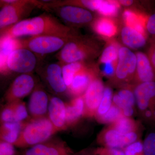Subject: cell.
Returning a JSON list of instances; mask_svg holds the SVG:
<instances>
[{"mask_svg":"<svg viewBox=\"0 0 155 155\" xmlns=\"http://www.w3.org/2000/svg\"><path fill=\"white\" fill-rule=\"evenodd\" d=\"M76 35L72 27L64 25L54 17L46 14L24 19L1 29V36L7 35L14 38L27 35L72 37Z\"/></svg>","mask_w":155,"mask_h":155,"instance_id":"1","label":"cell"},{"mask_svg":"<svg viewBox=\"0 0 155 155\" xmlns=\"http://www.w3.org/2000/svg\"><path fill=\"white\" fill-rule=\"evenodd\" d=\"M99 52V47L94 40L77 34L61 49L57 58L64 66L75 62H84L96 57Z\"/></svg>","mask_w":155,"mask_h":155,"instance_id":"2","label":"cell"},{"mask_svg":"<svg viewBox=\"0 0 155 155\" xmlns=\"http://www.w3.org/2000/svg\"><path fill=\"white\" fill-rule=\"evenodd\" d=\"M58 131L48 117L32 119L24 122L15 147L27 149L51 138Z\"/></svg>","mask_w":155,"mask_h":155,"instance_id":"3","label":"cell"},{"mask_svg":"<svg viewBox=\"0 0 155 155\" xmlns=\"http://www.w3.org/2000/svg\"><path fill=\"white\" fill-rule=\"evenodd\" d=\"M5 2L7 4L1 6V29L24 20L37 6H43L41 2L30 0H6Z\"/></svg>","mask_w":155,"mask_h":155,"instance_id":"4","label":"cell"},{"mask_svg":"<svg viewBox=\"0 0 155 155\" xmlns=\"http://www.w3.org/2000/svg\"><path fill=\"white\" fill-rule=\"evenodd\" d=\"M134 92L143 119L147 123L155 124V81L135 85Z\"/></svg>","mask_w":155,"mask_h":155,"instance_id":"5","label":"cell"},{"mask_svg":"<svg viewBox=\"0 0 155 155\" xmlns=\"http://www.w3.org/2000/svg\"><path fill=\"white\" fill-rule=\"evenodd\" d=\"M74 36L72 37H62L52 35L31 36L25 39L20 40L21 48L30 50L35 54H51L61 49L70 39Z\"/></svg>","mask_w":155,"mask_h":155,"instance_id":"6","label":"cell"},{"mask_svg":"<svg viewBox=\"0 0 155 155\" xmlns=\"http://www.w3.org/2000/svg\"><path fill=\"white\" fill-rule=\"evenodd\" d=\"M137 57L128 48H119V58L116 72L112 78L116 85L122 86L128 85L133 81L136 70Z\"/></svg>","mask_w":155,"mask_h":155,"instance_id":"7","label":"cell"},{"mask_svg":"<svg viewBox=\"0 0 155 155\" xmlns=\"http://www.w3.org/2000/svg\"><path fill=\"white\" fill-rule=\"evenodd\" d=\"M37 63V60L34 53L27 49H18L11 53L8 57L7 71L21 74H29L35 69Z\"/></svg>","mask_w":155,"mask_h":155,"instance_id":"8","label":"cell"},{"mask_svg":"<svg viewBox=\"0 0 155 155\" xmlns=\"http://www.w3.org/2000/svg\"><path fill=\"white\" fill-rule=\"evenodd\" d=\"M34 78L30 74L18 75L11 84L4 96L7 104L22 100L32 93L36 87Z\"/></svg>","mask_w":155,"mask_h":155,"instance_id":"9","label":"cell"},{"mask_svg":"<svg viewBox=\"0 0 155 155\" xmlns=\"http://www.w3.org/2000/svg\"><path fill=\"white\" fill-rule=\"evenodd\" d=\"M104 86L101 79L97 75L91 81L83 95L84 101L83 117H94L102 99Z\"/></svg>","mask_w":155,"mask_h":155,"instance_id":"10","label":"cell"},{"mask_svg":"<svg viewBox=\"0 0 155 155\" xmlns=\"http://www.w3.org/2000/svg\"><path fill=\"white\" fill-rule=\"evenodd\" d=\"M74 153L64 140L51 137L44 142L25 149L21 155H72Z\"/></svg>","mask_w":155,"mask_h":155,"instance_id":"11","label":"cell"},{"mask_svg":"<svg viewBox=\"0 0 155 155\" xmlns=\"http://www.w3.org/2000/svg\"><path fill=\"white\" fill-rule=\"evenodd\" d=\"M61 19L71 25H79L93 22L94 17L89 10L80 7L70 5L52 8Z\"/></svg>","mask_w":155,"mask_h":155,"instance_id":"12","label":"cell"},{"mask_svg":"<svg viewBox=\"0 0 155 155\" xmlns=\"http://www.w3.org/2000/svg\"><path fill=\"white\" fill-rule=\"evenodd\" d=\"M50 99L42 87L36 86L31 95L28 110L32 119L48 117Z\"/></svg>","mask_w":155,"mask_h":155,"instance_id":"13","label":"cell"},{"mask_svg":"<svg viewBox=\"0 0 155 155\" xmlns=\"http://www.w3.org/2000/svg\"><path fill=\"white\" fill-rule=\"evenodd\" d=\"M97 69L86 66L76 73L70 86L67 89V93L73 97L84 94L92 79L98 75Z\"/></svg>","mask_w":155,"mask_h":155,"instance_id":"14","label":"cell"},{"mask_svg":"<svg viewBox=\"0 0 155 155\" xmlns=\"http://www.w3.org/2000/svg\"><path fill=\"white\" fill-rule=\"evenodd\" d=\"M48 117L58 132L67 130L66 103L58 97H51Z\"/></svg>","mask_w":155,"mask_h":155,"instance_id":"15","label":"cell"},{"mask_svg":"<svg viewBox=\"0 0 155 155\" xmlns=\"http://www.w3.org/2000/svg\"><path fill=\"white\" fill-rule=\"evenodd\" d=\"M137 57L136 70L133 82L135 85L145 82L155 81V71L148 56L138 52Z\"/></svg>","mask_w":155,"mask_h":155,"instance_id":"16","label":"cell"},{"mask_svg":"<svg viewBox=\"0 0 155 155\" xmlns=\"http://www.w3.org/2000/svg\"><path fill=\"white\" fill-rule=\"evenodd\" d=\"M45 78L49 87L55 94L59 95L68 94L61 64L49 65L46 71Z\"/></svg>","mask_w":155,"mask_h":155,"instance_id":"17","label":"cell"},{"mask_svg":"<svg viewBox=\"0 0 155 155\" xmlns=\"http://www.w3.org/2000/svg\"><path fill=\"white\" fill-rule=\"evenodd\" d=\"M123 135L111 125L101 130L97 137L98 144L108 148H124Z\"/></svg>","mask_w":155,"mask_h":155,"instance_id":"18","label":"cell"},{"mask_svg":"<svg viewBox=\"0 0 155 155\" xmlns=\"http://www.w3.org/2000/svg\"><path fill=\"white\" fill-rule=\"evenodd\" d=\"M66 125L67 129L78 123L84 112L83 95L76 97L69 102L66 103Z\"/></svg>","mask_w":155,"mask_h":155,"instance_id":"19","label":"cell"},{"mask_svg":"<svg viewBox=\"0 0 155 155\" xmlns=\"http://www.w3.org/2000/svg\"><path fill=\"white\" fill-rule=\"evenodd\" d=\"M122 17L125 26L134 28L147 36L146 26L148 17L135 10L126 9L123 11Z\"/></svg>","mask_w":155,"mask_h":155,"instance_id":"20","label":"cell"},{"mask_svg":"<svg viewBox=\"0 0 155 155\" xmlns=\"http://www.w3.org/2000/svg\"><path fill=\"white\" fill-rule=\"evenodd\" d=\"M134 86L125 85L113 96V103L121 109L122 112L134 108L136 99L134 92Z\"/></svg>","mask_w":155,"mask_h":155,"instance_id":"21","label":"cell"},{"mask_svg":"<svg viewBox=\"0 0 155 155\" xmlns=\"http://www.w3.org/2000/svg\"><path fill=\"white\" fill-rule=\"evenodd\" d=\"M1 72H8L7 62L10 54L15 50L21 48L20 40L7 36H1Z\"/></svg>","mask_w":155,"mask_h":155,"instance_id":"22","label":"cell"},{"mask_svg":"<svg viewBox=\"0 0 155 155\" xmlns=\"http://www.w3.org/2000/svg\"><path fill=\"white\" fill-rule=\"evenodd\" d=\"M93 29L100 36L105 38H111L118 32V26L115 21L109 17H99L92 22Z\"/></svg>","mask_w":155,"mask_h":155,"instance_id":"23","label":"cell"},{"mask_svg":"<svg viewBox=\"0 0 155 155\" xmlns=\"http://www.w3.org/2000/svg\"><path fill=\"white\" fill-rule=\"evenodd\" d=\"M121 38L124 45L134 49L140 48L146 43V36L127 26L122 28Z\"/></svg>","mask_w":155,"mask_h":155,"instance_id":"24","label":"cell"},{"mask_svg":"<svg viewBox=\"0 0 155 155\" xmlns=\"http://www.w3.org/2000/svg\"><path fill=\"white\" fill-rule=\"evenodd\" d=\"M24 123L14 121L1 124V140L14 144L19 138Z\"/></svg>","mask_w":155,"mask_h":155,"instance_id":"25","label":"cell"},{"mask_svg":"<svg viewBox=\"0 0 155 155\" xmlns=\"http://www.w3.org/2000/svg\"><path fill=\"white\" fill-rule=\"evenodd\" d=\"M110 125L122 135L140 130L139 123L130 117L126 116H122Z\"/></svg>","mask_w":155,"mask_h":155,"instance_id":"26","label":"cell"},{"mask_svg":"<svg viewBox=\"0 0 155 155\" xmlns=\"http://www.w3.org/2000/svg\"><path fill=\"white\" fill-rule=\"evenodd\" d=\"M119 45L116 42L109 43L105 48L101 55L99 62L102 64H117L119 58Z\"/></svg>","mask_w":155,"mask_h":155,"instance_id":"27","label":"cell"},{"mask_svg":"<svg viewBox=\"0 0 155 155\" xmlns=\"http://www.w3.org/2000/svg\"><path fill=\"white\" fill-rule=\"evenodd\" d=\"M83 62L65 64L62 67V74L67 89L71 85L76 73L86 67Z\"/></svg>","mask_w":155,"mask_h":155,"instance_id":"28","label":"cell"},{"mask_svg":"<svg viewBox=\"0 0 155 155\" xmlns=\"http://www.w3.org/2000/svg\"><path fill=\"white\" fill-rule=\"evenodd\" d=\"M119 2L101 0L97 12L104 17H112L117 16L120 8Z\"/></svg>","mask_w":155,"mask_h":155,"instance_id":"29","label":"cell"},{"mask_svg":"<svg viewBox=\"0 0 155 155\" xmlns=\"http://www.w3.org/2000/svg\"><path fill=\"white\" fill-rule=\"evenodd\" d=\"M113 91L109 87H106L104 90L101 101L94 117L96 119L100 118L107 113L113 104Z\"/></svg>","mask_w":155,"mask_h":155,"instance_id":"30","label":"cell"},{"mask_svg":"<svg viewBox=\"0 0 155 155\" xmlns=\"http://www.w3.org/2000/svg\"><path fill=\"white\" fill-rule=\"evenodd\" d=\"M13 104L14 110V119L15 122L24 123L31 119L29 116L28 110L25 102L22 100L17 101Z\"/></svg>","mask_w":155,"mask_h":155,"instance_id":"31","label":"cell"},{"mask_svg":"<svg viewBox=\"0 0 155 155\" xmlns=\"http://www.w3.org/2000/svg\"><path fill=\"white\" fill-rule=\"evenodd\" d=\"M122 110L113 103L110 108L104 115L96 119L98 122L102 124H112L123 116Z\"/></svg>","mask_w":155,"mask_h":155,"instance_id":"32","label":"cell"},{"mask_svg":"<svg viewBox=\"0 0 155 155\" xmlns=\"http://www.w3.org/2000/svg\"><path fill=\"white\" fill-rule=\"evenodd\" d=\"M146 135L143 142L144 155H155V125Z\"/></svg>","mask_w":155,"mask_h":155,"instance_id":"33","label":"cell"},{"mask_svg":"<svg viewBox=\"0 0 155 155\" xmlns=\"http://www.w3.org/2000/svg\"><path fill=\"white\" fill-rule=\"evenodd\" d=\"M1 124L14 122V110L12 103L6 104L1 112Z\"/></svg>","mask_w":155,"mask_h":155,"instance_id":"34","label":"cell"},{"mask_svg":"<svg viewBox=\"0 0 155 155\" xmlns=\"http://www.w3.org/2000/svg\"><path fill=\"white\" fill-rule=\"evenodd\" d=\"M122 150L125 155H144L143 143L140 140L129 145Z\"/></svg>","mask_w":155,"mask_h":155,"instance_id":"35","label":"cell"},{"mask_svg":"<svg viewBox=\"0 0 155 155\" xmlns=\"http://www.w3.org/2000/svg\"><path fill=\"white\" fill-rule=\"evenodd\" d=\"M15 146L7 142L1 140L0 155H16Z\"/></svg>","mask_w":155,"mask_h":155,"instance_id":"36","label":"cell"},{"mask_svg":"<svg viewBox=\"0 0 155 155\" xmlns=\"http://www.w3.org/2000/svg\"><path fill=\"white\" fill-rule=\"evenodd\" d=\"M139 130L133 131L123 135V141L124 148L131 143L139 140Z\"/></svg>","mask_w":155,"mask_h":155,"instance_id":"37","label":"cell"},{"mask_svg":"<svg viewBox=\"0 0 155 155\" xmlns=\"http://www.w3.org/2000/svg\"><path fill=\"white\" fill-rule=\"evenodd\" d=\"M146 28L152 36L151 41H155V13L148 17Z\"/></svg>","mask_w":155,"mask_h":155,"instance_id":"38","label":"cell"},{"mask_svg":"<svg viewBox=\"0 0 155 155\" xmlns=\"http://www.w3.org/2000/svg\"><path fill=\"white\" fill-rule=\"evenodd\" d=\"M148 57L155 71V41H150Z\"/></svg>","mask_w":155,"mask_h":155,"instance_id":"39","label":"cell"},{"mask_svg":"<svg viewBox=\"0 0 155 155\" xmlns=\"http://www.w3.org/2000/svg\"><path fill=\"white\" fill-rule=\"evenodd\" d=\"M106 149L108 155H125L124 151L122 149L108 148H106Z\"/></svg>","mask_w":155,"mask_h":155,"instance_id":"40","label":"cell"},{"mask_svg":"<svg viewBox=\"0 0 155 155\" xmlns=\"http://www.w3.org/2000/svg\"><path fill=\"white\" fill-rule=\"evenodd\" d=\"M96 150L93 149L87 148L82 150L78 152L72 154V155H96L95 153Z\"/></svg>","mask_w":155,"mask_h":155,"instance_id":"41","label":"cell"},{"mask_svg":"<svg viewBox=\"0 0 155 155\" xmlns=\"http://www.w3.org/2000/svg\"><path fill=\"white\" fill-rule=\"evenodd\" d=\"M95 153L96 155H108L105 147L100 148L96 150Z\"/></svg>","mask_w":155,"mask_h":155,"instance_id":"42","label":"cell"},{"mask_svg":"<svg viewBox=\"0 0 155 155\" xmlns=\"http://www.w3.org/2000/svg\"><path fill=\"white\" fill-rule=\"evenodd\" d=\"M119 2L120 5L125 6H130L131 5L134 3L133 1H129V0L128 1L123 0V1H119Z\"/></svg>","mask_w":155,"mask_h":155,"instance_id":"43","label":"cell"}]
</instances>
